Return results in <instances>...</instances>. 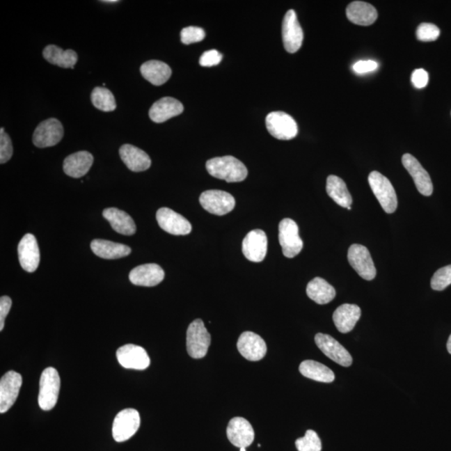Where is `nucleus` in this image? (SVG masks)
Segmentation results:
<instances>
[{"label":"nucleus","mask_w":451,"mask_h":451,"mask_svg":"<svg viewBox=\"0 0 451 451\" xmlns=\"http://www.w3.org/2000/svg\"><path fill=\"white\" fill-rule=\"evenodd\" d=\"M206 36L203 29L189 26L184 28L181 32V40L183 44L190 45L203 41Z\"/></svg>","instance_id":"nucleus-38"},{"label":"nucleus","mask_w":451,"mask_h":451,"mask_svg":"<svg viewBox=\"0 0 451 451\" xmlns=\"http://www.w3.org/2000/svg\"><path fill=\"white\" fill-rule=\"evenodd\" d=\"M361 317V308L355 304L345 303L333 312V320L338 331L347 333L352 331Z\"/></svg>","instance_id":"nucleus-25"},{"label":"nucleus","mask_w":451,"mask_h":451,"mask_svg":"<svg viewBox=\"0 0 451 451\" xmlns=\"http://www.w3.org/2000/svg\"><path fill=\"white\" fill-rule=\"evenodd\" d=\"M227 436L230 442L238 448H246L253 444L255 433L252 425L242 417H235L230 420Z\"/></svg>","instance_id":"nucleus-18"},{"label":"nucleus","mask_w":451,"mask_h":451,"mask_svg":"<svg viewBox=\"0 0 451 451\" xmlns=\"http://www.w3.org/2000/svg\"><path fill=\"white\" fill-rule=\"evenodd\" d=\"M140 413L135 409H125L117 413L112 425V436L116 442L131 438L139 429Z\"/></svg>","instance_id":"nucleus-5"},{"label":"nucleus","mask_w":451,"mask_h":451,"mask_svg":"<svg viewBox=\"0 0 451 451\" xmlns=\"http://www.w3.org/2000/svg\"><path fill=\"white\" fill-rule=\"evenodd\" d=\"M202 207L212 214L223 216L232 212L235 207V199L227 191L208 190L200 196Z\"/></svg>","instance_id":"nucleus-8"},{"label":"nucleus","mask_w":451,"mask_h":451,"mask_svg":"<svg viewBox=\"0 0 451 451\" xmlns=\"http://www.w3.org/2000/svg\"><path fill=\"white\" fill-rule=\"evenodd\" d=\"M90 99L94 106L100 111L110 112L115 111L116 109L115 96L106 88L95 87L92 90Z\"/></svg>","instance_id":"nucleus-34"},{"label":"nucleus","mask_w":451,"mask_h":451,"mask_svg":"<svg viewBox=\"0 0 451 451\" xmlns=\"http://www.w3.org/2000/svg\"><path fill=\"white\" fill-rule=\"evenodd\" d=\"M94 157L86 150L70 155L63 163L65 173L73 178H81L87 174L93 165Z\"/></svg>","instance_id":"nucleus-24"},{"label":"nucleus","mask_w":451,"mask_h":451,"mask_svg":"<svg viewBox=\"0 0 451 451\" xmlns=\"http://www.w3.org/2000/svg\"><path fill=\"white\" fill-rule=\"evenodd\" d=\"M23 379L15 371H8L0 379V413L10 411L18 398Z\"/></svg>","instance_id":"nucleus-11"},{"label":"nucleus","mask_w":451,"mask_h":451,"mask_svg":"<svg viewBox=\"0 0 451 451\" xmlns=\"http://www.w3.org/2000/svg\"><path fill=\"white\" fill-rule=\"evenodd\" d=\"M61 390V378L58 371L53 367H48L42 372L40 379L39 397L38 402L41 409L50 411L57 404Z\"/></svg>","instance_id":"nucleus-2"},{"label":"nucleus","mask_w":451,"mask_h":451,"mask_svg":"<svg viewBox=\"0 0 451 451\" xmlns=\"http://www.w3.org/2000/svg\"><path fill=\"white\" fill-rule=\"evenodd\" d=\"M211 345V335L202 319H195L187 331V349L192 358L206 356Z\"/></svg>","instance_id":"nucleus-4"},{"label":"nucleus","mask_w":451,"mask_h":451,"mask_svg":"<svg viewBox=\"0 0 451 451\" xmlns=\"http://www.w3.org/2000/svg\"><path fill=\"white\" fill-rule=\"evenodd\" d=\"M308 298L317 304H327L336 296V291L332 285L322 278H315L307 286Z\"/></svg>","instance_id":"nucleus-31"},{"label":"nucleus","mask_w":451,"mask_h":451,"mask_svg":"<svg viewBox=\"0 0 451 451\" xmlns=\"http://www.w3.org/2000/svg\"><path fill=\"white\" fill-rule=\"evenodd\" d=\"M348 260L351 267L361 277L371 281L376 277V269L370 251L365 246L353 244L350 246Z\"/></svg>","instance_id":"nucleus-10"},{"label":"nucleus","mask_w":451,"mask_h":451,"mask_svg":"<svg viewBox=\"0 0 451 451\" xmlns=\"http://www.w3.org/2000/svg\"><path fill=\"white\" fill-rule=\"evenodd\" d=\"M103 216L110 223L111 228L116 232L125 236H132L136 232V226L132 216L118 208L104 209Z\"/></svg>","instance_id":"nucleus-27"},{"label":"nucleus","mask_w":451,"mask_h":451,"mask_svg":"<svg viewBox=\"0 0 451 451\" xmlns=\"http://www.w3.org/2000/svg\"><path fill=\"white\" fill-rule=\"evenodd\" d=\"M221 60H223V54L216 49H211L203 54L199 64L203 67H212L220 64Z\"/></svg>","instance_id":"nucleus-40"},{"label":"nucleus","mask_w":451,"mask_h":451,"mask_svg":"<svg viewBox=\"0 0 451 451\" xmlns=\"http://www.w3.org/2000/svg\"><path fill=\"white\" fill-rule=\"evenodd\" d=\"M19 261L22 269L28 273H33L39 267L40 253L35 236L27 233L20 240L18 246Z\"/></svg>","instance_id":"nucleus-16"},{"label":"nucleus","mask_w":451,"mask_h":451,"mask_svg":"<svg viewBox=\"0 0 451 451\" xmlns=\"http://www.w3.org/2000/svg\"><path fill=\"white\" fill-rule=\"evenodd\" d=\"M64 136V127L60 120L49 118L38 125L33 135V143L37 148H46L56 145Z\"/></svg>","instance_id":"nucleus-9"},{"label":"nucleus","mask_w":451,"mask_h":451,"mask_svg":"<svg viewBox=\"0 0 451 451\" xmlns=\"http://www.w3.org/2000/svg\"><path fill=\"white\" fill-rule=\"evenodd\" d=\"M43 56L50 64L62 68L74 69L78 61L77 54L73 49L64 50L54 45L46 46L43 50Z\"/></svg>","instance_id":"nucleus-30"},{"label":"nucleus","mask_w":451,"mask_h":451,"mask_svg":"<svg viewBox=\"0 0 451 451\" xmlns=\"http://www.w3.org/2000/svg\"><path fill=\"white\" fill-rule=\"evenodd\" d=\"M12 306V300L10 296H2L0 299V331L4 328V321L8 315Z\"/></svg>","instance_id":"nucleus-43"},{"label":"nucleus","mask_w":451,"mask_h":451,"mask_svg":"<svg viewBox=\"0 0 451 451\" xmlns=\"http://www.w3.org/2000/svg\"><path fill=\"white\" fill-rule=\"evenodd\" d=\"M299 371L304 377L317 382L332 383L335 379V375L329 367L315 361H305L301 363Z\"/></svg>","instance_id":"nucleus-33"},{"label":"nucleus","mask_w":451,"mask_h":451,"mask_svg":"<svg viewBox=\"0 0 451 451\" xmlns=\"http://www.w3.org/2000/svg\"><path fill=\"white\" fill-rule=\"evenodd\" d=\"M240 451H246V448H240Z\"/></svg>","instance_id":"nucleus-46"},{"label":"nucleus","mask_w":451,"mask_h":451,"mask_svg":"<svg viewBox=\"0 0 451 451\" xmlns=\"http://www.w3.org/2000/svg\"><path fill=\"white\" fill-rule=\"evenodd\" d=\"M451 284V265L441 267L432 278V287L436 291L445 290Z\"/></svg>","instance_id":"nucleus-36"},{"label":"nucleus","mask_w":451,"mask_h":451,"mask_svg":"<svg viewBox=\"0 0 451 451\" xmlns=\"http://www.w3.org/2000/svg\"><path fill=\"white\" fill-rule=\"evenodd\" d=\"M13 156V145L10 136L4 132V128L0 129V163L4 164L10 161Z\"/></svg>","instance_id":"nucleus-39"},{"label":"nucleus","mask_w":451,"mask_h":451,"mask_svg":"<svg viewBox=\"0 0 451 451\" xmlns=\"http://www.w3.org/2000/svg\"><path fill=\"white\" fill-rule=\"evenodd\" d=\"M208 173L227 182H240L248 177V169L241 161L232 156L215 157L206 163Z\"/></svg>","instance_id":"nucleus-1"},{"label":"nucleus","mask_w":451,"mask_h":451,"mask_svg":"<svg viewBox=\"0 0 451 451\" xmlns=\"http://www.w3.org/2000/svg\"><path fill=\"white\" fill-rule=\"evenodd\" d=\"M165 278V271L156 263L140 265L131 271L129 279L134 285L154 287L158 285Z\"/></svg>","instance_id":"nucleus-21"},{"label":"nucleus","mask_w":451,"mask_h":451,"mask_svg":"<svg viewBox=\"0 0 451 451\" xmlns=\"http://www.w3.org/2000/svg\"><path fill=\"white\" fill-rule=\"evenodd\" d=\"M315 342L326 356L342 367L352 365L353 358L344 346L329 334L317 333Z\"/></svg>","instance_id":"nucleus-14"},{"label":"nucleus","mask_w":451,"mask_h":451,"mask_svg":"<svg viewBox=\"0 0 451 451\" xmlns=\"http://www.w3.org/2000/svg\"><path fill=\"white\" fill-rule=\"evenodd\" d=\"M103 2L104 3H117V2H119V1H117V0H107V1H106H106H103Z\"/></svg>","instance_id":"nucleus-45"},{"label":"nucleus","mask_w":451,"mask_h":451,"mask_svg":"<svg viewBox=\"0 0 451 451\" xmlns=\"http://www.w3.org/2000/svg\"><path fill=\"white\" fill-rule=\"evenodd\" d=\"M404 168L411 174L420 193L429 196L433 193V184L427 171L419 161L411 154H404L402 157Z\"/></svg>","instance_id":"nucleus-20"},{"label":"nucleus","mask_w":451,"mask_h":451,"mask_svg":"<svg viewBox=\"0 0 451 451\" xmlns=\"http://www.w3.org/2000/svg\"><path fill=\"white\" fill-rule=\"evenodd\" d=\"M119 154L124 164L134 173L148 170L152 166V160L148 154L135 145H123L120 148Z\"/></svg>","instance_id":"nucleus-22"},{"label":"nucleus","mask_w":451,"mask_h":451,"mask_svg":"<svg viewBox=\"0 0 451 451\" xmlns=\"http://www.w3.org/2000/svg\"><path fill=\"white\" fill-rule=\"evenodd\" d=\"M346 15L351 22L361 26H369L378 18L376 8L370 3L362 1L349 3L346 8Z\"/></svg>","instance_id":"nucleus-26"},{"label":"nucleus","mask_w":451,"mask_h":451,"mask_svg":"<svg viewBox=\"0 0 451 451\" xmlns=\"http://www.w3.org/2000/svg\"><path fill=\"white\" fill-rule=\"evenodd\" d=\"M295 445L299 451H321L320 438L315 430L308 429L304 437L296 441Z\"/></svg>","instance_id":"nucleus-35"},{"label":"nucleus","mask_w":451,"mask_h":451,"mask_svg":"<svg viewBox=\"0 0 451 451\" xmlns=\"http://www.w3.org/2000/svg\"><path fill=\"white\" fill-rule=\"evenodd\" d=\"M369 183L383 211L388 214L394 213L398 206V200L390 180L379 171H374L369 175Z\"/></svg>","instance_id":"nucleus-3"},{"label":"nucleus","mask_w":451,"mask_h":451,"mask_svg":"<svg viewBox=\"0 0 451 451\" xmlns=\"http://www.w3.org/2000/svg\"><path fill=\"white\" fill-rule=\"evenodd\" d=\"M440 35V29L433 24H421L416 31L417 39L423 42L436 40Z\"/></svg>","instance_id":"nucleus-37"},{"label":"nucleus","mask_w":451,"mask_h":451,"mask_svg":"<svg viewBox=\"0 0 451 451\" xmlns=\"http://www.w3.org/2000/svg\"><path fill=\"white\" fill-rule=\"evenodd\" d=\"M267 131L276 139L288 141L298 135V125L292 117L285 112L274 111L266 117Z\"/></svg>","instance_id":"nucleus-6"},{"label":"nucleus","mask_w":451,"mask_h":451,"mask_svg":"<svg viewBox=\"0 0 451 451\" xmlns=\"http://www.w3.org/2000/svg\"><path fill=\"white\" fill-rule=\"evenodd\" d=\"M184 111L183 104L173 97H163L153 104L149 111L150 119L156 123H162L181 115Z\"/></svg>","instance_id":"nucleus-23"},{"label":"nucleus","mask_w":451,"mask_h":451,"mask_svg":"<svg viewBox=\"0 0 451 451\" xmlns=\"http://www.w3.org/2000/svg\"><path fill=\"white\" fill-rule=\"evenodd\" d=\"M411 81L417 89H423L428 85L429 74L423 69H417L412 73Z\"/></svg>","instance_id":"nucleus-41"},{"label":"nucleus","mask_w":451,"mask_h":451,"mask_svg":"<svg viewBox=\"0 0 451 451\" xmlns=\"http://www.w3.org/2000/svg\"><path fill=\"white\" fill-rule=\"evenodd\" d=\"M159 226L165 232L173 235H187L191 232V224L185 217L170 208L162 207L157 212Z\"/></svg>","instance_id":"nucleus-15"},{"label":"nucleus","mask_w":451,"mask_h":451,"mask_svg":"<svg viewBox=\"0 0 451 451\" xmlns=\"http://www.w3.org/2000/svg\"><path fill=\"white\" fill-rule=\"evenodd\" d=\"M141 73L152 85L161 86L168 81L173 71L164 62L149 61L141 66Z\"/></svg>","instance_id":"nucleus-29"},{"label":"nucleus","mask_w":451,"mask_h":451,"mask_svg":"<svg viewBox=\"0 0 451 451\" xmlns=\"http://www.w3.org/2000/svg\"><path fill=\"white\" fill-rule=\"evenodd\" d=\"M116 358L125 369L144 370L150 366V359L148 352L141 346L125 345L116 351Z\"/></svg>","instance_id":"nucleus-12"},{"label":"nucleus","mask_w":451,"mask_h":451,"mask_svg":"<svg viewBox=\"0 0 451 451\" xmlns=\"http://www.w3.org/2000/svg\"><path fill=\"white\" fill-rule=\"evenodd\" d=\"M237 349L249 361H259L265 357L267 345L258 334L246 331L242 333L237 341Z\"/></svg>","instance_id":"nucleus-17"},{"label":"nucleus","mask_w":451,"mask_h":451,"mask_svg":"<svg viewBox=\"0 0 451 451\" xmlns=\"http://www.w3.org/2000/svg\"><path fill=\"white\" fill-rule=\"evenodd\" d=\"M447 349H448V352L451 354V334L449 338L448 342H447Z\"/></svg>","instance_id":"nucleus-44"},{"label":"nucleus","mask_w":451,"mask_h":451,"mask_svg":"<svg viewBox=\"0 0 451 451\" xmlns=\"http://www.w3.org/2000/svg\"><path fill=\"white\" fill-rule=\"evenodd\" d=\"M278 230V239L284 256L287 258L296 257L303 248L298 224L294 220L284 219L280 221Z\"/></svg>","instance_id":"nucleus-7"},{"label":"nucleus","mask_w":451,"mask_h":451,"mask_svg":"<svg viewBox=\"0 0 451 451\" xmlns=\"http://www.w3.org/2000/svg\"><path fill=\"white\" fill-rule=\"evenodd\" d=\"M327 193L334 202L342 207L348 208L352 205L353 199L346 184L337 175H329L326 185Z\"/></svg>","instance_id":"nucleus-32"},{"label":"nucleus","mask_w":451,"mask_h":451,"mask_svg":"<svg viewBox=\"0 0 451 451\" xmlns=\"http://www.w3.org/2000/svg\"><path fill=\"white\" fill-rule=\"evenodd\" d=\"M282 32L283 45L287 52L291 54L298 52L303 44V31L294 10H288L284 16Z\"/></svg>","instance_id":"nucleus-13"},{"label":"nucleus","mask_w":451,"mask_h":451,"mask_svg":"<svg viewBox=\"0 0 451 451\" xmlns=\"http://www.w3.org/2000/svg\"><path fill=\"white\" fill-rule=\"evenodd\" d=\"M267 250V238L262 230H253L242 242V253L251 262H262L266 257Z\"/></svg>","instance_id":"nucleus-19"},{"label":"nucleus","mask_w":451,"mask_h":451,"mask_svg":"<svg viewBox=\"0 0 451 451\" xmlns=\"http://www.w3.org/2000/svg\"><path fill=\"white\" fill-rule=\"evenodd\" d=\"M377 62L374 61H359L353 65V70L357 74L373 72L378 69Z\"/></svg>","instance_id":"nucleus-42"},{"label":"nucleus","mask_w":451,"mask_h":451,"mask_svg":"<svg viewBox=\"0 0 451 451\" xmlns=\"http://www.w3.org/2000/svg\"><path fill=\"white\" fill-rule=\"evenodd\" d=\"M90 248L96 256L104 259H118L127 257L132 253L131 248L127 245L103 239L92 241Z\"/></svg>","instance_id":"nucleus-28"}]
</instances>
